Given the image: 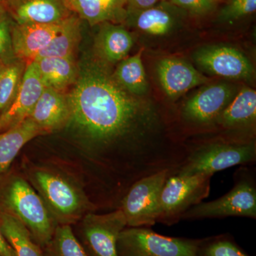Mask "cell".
Wrapping results in <instances>:
<instances>
[{
    "mask_svg": "<svg viewBox=\"0 0 256 256\" xmlns=\"http://www.w3.org/2000/svg\"><path fill=\"white\" fill-rule=\"evenodd\" d=\"M0 212L23 224L42 248L57 226L36 190L16 172H5L0 175Z\"/></svg>",
    "mask_w": 256,
    "mask_h": 256,
    "instance_id": "6da1fadb",
    "label": "cell"
},
{
    "mask_svg": "<svg viewBox=\"0 0 256 256\" xmlns=\"http://www.w3.org/2000/svg\"><path fill=\"white\" fill-rule=\"evenodd\" d=\"M26 175L57 226H72L95 210L84 190L58 171L36 166L30 168Z\"/></svg>",
    "mask_w": 256,
    "mask_h": 256,
    "instance_id": "7a4b0ae2",
    "label": "cell"
},
{
    "mask_svg": "<svg viewBox=\"0 0 256 256\" xmlns=\"http://www.w3.org/2000/svg\"><path fill=\"white\" fill-rule=\"evenodd\" d=\"M256 160V146L252 139L214 141L186 150L182 163L173 174L192 176L206 174L213 176L216 172L236 165L252 164Z\"/></svg>",
    "mask_w": 256,
    "mask_h": 256,
    "instance_id": "3957f363",
    "label": "cell"
},
{
    "mask_svg": "<svg viewBox=\"0 0 256 256\" xmlns=\"http://www.w3.org/2000/svg\"><path fill=\"white\" fill-rule=\"evenodd\" d=\"M234 188L223 196L208 202H200L184 214L182 220H196L226 217L256 218L255 178L247 168L236 173Z\"/></svg>",
    "mask_w": 256,
    "mask_h": 256,
    "instance_id": "277c9868",
    "label": "cell"
},
{
    "mask_svg": "<svg viewBox=\"0 0 256 256\" xmlns=\"http://www.w3.org/2000/svg\"><path fill=\"white\" fill-rule=\"evenodd\" d=\"M202 240L164 236L149 227H126L117 242L118 256H196Z\"/></svg>",
    "mask_w": 256,
    "mask_h": 256,
    "instance_id": "5b68a950",
    "label": "cell"
},
{
    "mask_svg": "<svg viewBox=\"0 0 256 256\" xmlns=\"http://www.w3.org/2000/svg\"><path fill=\"white\" fill-rule=\"evenodd\" d=\"M212 175H170L165 182L158 223L171 226L182 220L184 214L208 196Z\"/></svg>",
    "mask_w": 256,
    "mask_h": 256,
    "instance_id": "8992f818",
    "label": "cell"
},
{
    "mask_svg": "<svg viewBox=\"0 0 256 256\" xmlns=\"http://www.w3.org/2000/svg\"><path fill=\"white\" fill-rule=\"evenodd\" d=\"M174 172L164 170L138 180L120 204L127 227H150L158 223L160 198L165 182Z\"/></svg>",
    "mask_w": 256,
    "mask_h": 256,
    "instance_id": "52a82bcc",
    "label": "cell"
},
{
    "mask_svg": "<svg viewBox=\"0 0 256 256\" xmlns=\"http://www.w3.org/2000/svg\"><path fill=\"white\" fill-rule=\"evenodd\" d=\"M79 222L77 238L88 256H118V238L127 227L120 208L106 214L88 212Z\"/></svg>",
    "mask_w": 256,
    "mask_h": 256,
    "instance_id": "ba28073f",
    "label": "cell"
},
{
    "mask_svg": "<svg viewBox=\"0 0 256 256\" xmlns=\"http://www.w3.org/2000/svg\"><path fill=\"white\" fill-rule=\"evenodd\" d=\"M234 92L233 87L225 82L204 88L184 106L183 120L198 127L216 124L220 114L233 99Z\"/></svg>",
    "mask_w": 256,
    "mask_h": 256,
    "instance_id": "9c48e42d",
    "label": "cell"
},
{
    "mask_svg": "<svg viewBox=\"0 0 256 256\" xmlns=\"http://www.w3.org/2000/svg\"><path fill=\"white\" fill-rule=\"evenodd\" d=\"M195 62L207 72L230 79L250 78L254 68L248 58L234 47L218 45L197 50Z\"/></svg>",
    "mask_w": 256,
    "mask_h": 256,
    "instance_id": "30bf717a",
    "label": "cell"
},
{
    "mask_svg": "<svg viewBox=\"0 0 256 256\" xmlns=\"http://www.w3.org/2000/svg\"><path fill=\"white\" fill-rule=\"evenodd\" d=\"M44 89L36 64L30 62L18 94L9 107L0 114V132L11 129L28 118Z\"/></svg>",
    "mask_w": 256,
    "mask_h": 256,
    "instance_id": "8fae6325",
    "label": "cell"
},
{
    "mask_svg": "<svg viewBox=\"0 0 256 256\" xmlns=\"http://www.w3.org/2000/svg\"><path fill=\"white\" fill-rule=\"evenodd\" d=\"M3 4L18 24L58 23L74 14L63 0H6Z\"/></svg>",
    "mask_w": 256,
    "mask_h": 256,
    "instance_id": "7c38bea8",
    "label": "cell"
},
{
    "mask_svg": "<svg viewBox=\"0 0 256 256\" xmlns=\"http://www.w3.org/2000/svg\"><path fill=\"white\" fill-rule=\"evenodd\" d=\"M66 20L56 24H18L12 21L11 36L14 57L26 63L33 62L62 30Z\"/></svg>",
    "mask_w": 256,
    "mask_h": 256,
    "instance_id": "4fadbf2b",
    "label": "cell"
},
{
    "mask_svg": "<svg viewBox=\"0 0 256 256\" xmlns=\"http://www.w3.org/2000/svg\"><path fill=\"white\" fill-rule=\"evenodd\" d=\"M28 118L43 134L62 129L72 119L68 96L64 92L44 87Z\"/></svg>",
    "mask_w": 256,
    "mask_h": 256,
    "instance_id": "5bb4252c",
    "label": "cell"
},
{
    "mask_svg": "<svg viewBox=\"0 0 256 256\" xmlns=\"http://www.w3.org/2000/svg\"><path fill=\"white\" fill-rule=\"evenodd\" d=\"M156 70L162 88L172 100L207 82L206 77L193 66L178 58H163L158 64Z\"/></svg>",
    "mask_w": 256,
    "mask_h": 256,
    "instance_id": "9a60e30c",
    "label": "cell"
},
{
    "mask_svg": "<svg viewBox=\"0 0 256 256\" xmlns=\"http://www.w3.org/2000/svg\"><path fill=\"white\" fill-rule=\"evenodd\" d=\"M171 3V2H170ZM154 5L142 10H128L126 18L146 34L162 36L174 30L180 22L178 8L174 4Z\"/></svg>",
    "mask_w": 256,
    "mask_h": 256,
    "instance_id": "2e32d148",
    "label": "cell"
},
{
    "mask_svg": "<svg viewBox=\"0 0 256 256\" xmlns=\"http://www.w3.org/2000/svg\"><path fill=\"white\" fill-rule=\"evenodd\" d=\"M133 46L132 35L124 26L110 22L101 24L95 48L102 62L116 64L127 58Z\"/></svg>",
    "mask_w": 256,
    "mask_h": 256,
    "instance_id": "e0dca14e",
    "label": "cell"
},
{
    "mask_svg": "<svg viewBox=\"0 0 256 256\" xmlns=\"http://www.w3.org/2000/svg\"><path fill=\"white\" fill-rule=\"evenodd\" d=\"M127 0H72L69 10L92 26L118 22L126 18L124 5Z\"/></svg>",
    "mask_w": 256,
    "mask_h": 256,
    "instance_id": "ac0fdd59",
    "label": "cell"
},
{
    "mask_svg": "<svg viewBox=\"0 0 256 256\" xmlns=\"http://www.w3.org/2000/svg\"><path fill=\"white\" fill-rule=\"evenodd\" d=\"M34 62L45 88L64 92L78 78V68L75 58L46 57Z\"/></svg>",
    "mask_w": 256,
    "mask_h": 256,
    "instance_id": "d6986e66",
    "label": "cell"
},
{
    "mask_svg": "<svg viewBox=\"0 0 256 256\" xmlns=\"http://www.w3.org/2000/svg\"><path fill=\"white\" fill-rule=\"evenodd\" d=\"M256 119V92L246 87L233 98L217 119L216 124L224 129L254 126Z\"/></svg>",
    "mask_w": 256,
    "mask_h": 256,
    "instance_id": "ffe728a7",
    "label": "cell"
},
{
    "mask_svg": "<svg viewBox=\"0 0 256 256\" xmlns=\"http://www.w3.org/2000/svg\"><path fill=\"white\" fill-rule=\"evenodd\" d=\"M42 134L40 128L30 118L18 126L0 132V175L6 172L26 143Z\"/></svg>",
    "mask_w": 256,
    "mask_h": 256,
    "instance_id": "44dd1931",
    "label": "cell"
},
{
    "mask_svg": "<svg viewBox=\"0 0 256 256\" xmlns=\"http://www.w3.org/2000/svg\"><path fill=\"white\" fill-rule=\"evenodd\" d=\"M80 25V18L74 13L66 20L62 30L34 60L46 57L75 58L76 50L82 40Z\"/></svg>",
    "mask_w": 256,
    "mask_h": 256,
    "instance_id": "7402d4cb",
    "label": "cell"
},
{
    "mask_svg": "<svg viewBox=\"0 0 256 256\" xmlns=\"http://www.w3.org/2000/svg\"><path fill=\"white\" fill-rule=\"evenodd\" d=\"M142 50L120 62L114 76L124 90L136 96L144 95L148 90L146 70L142 60Z\"/></svg>",
    "mask_w": 256,
    "mask_h": 256,
    "instance_id": "603a6c76",
    "label": "cell"
},
{
    "mask_svg": "<svg viewBox=\"0 0 256 256\" xmlns=\"http://www.w3.org/2000/svg\"><path fill=\"white\" fill-rule=\"evenodd\" d=\"M0 228L16 256H44L42 248L34 240L28 229L13 217L0 212Z\"/></svg>",
    "mask_w": 256,
    "mask_h": 256,
    "instance_id": "cb8c5ba5",
    "label": "cell"
},
{
    "mask_svg": "<svg viewBox=\"0 0 256 256\" xmlns=\"http://www.w3.org/2000/svg\"><path fill=\"white\" fill-rule=\"evenodd\" d=\"M28 64L14 56L6 62L0 72V114L9 107L18 94Z\"/></svg>",
    "mask_w": 256,
    "mask_h": 256,
    "instance_id": "d4e9b609",
    "label": "cell"
},
{
    "mask_svg": "<svg viewBox=\"0 0 256 256\" xmlns=\"http://www.w3.org/2000/svg\"><path fill=\"white\" fill-rule=\"evenodd\" d=\"M42 252L44 256H88L69 225L57 226Z\"/></svg>",
    "mask_w": 256,
    "mask_h": 256,
    "instance_id": "484cf974",
    "label": "cell"
},
{
    "mask_svg": "<svg viewBox=\"0 0 256 256\" xmlns=\"http://www.w3.org/2000/svg\"><path fill=\"white\" fill-rule=\"evenodd\" d=\"M196 256H249L225 236L201 240Z\"/></svg>",
    "mask_w": 256,
    "mask_h": 256,
    "instance_id": "4316f807",
    "label": "cell"
},
{
    "mask_svg": "<svg viewBox=\"0 0 256 256\" xmlns=\"http://www.w3.org/2000/svg\"><path fill=\"white\" fill-rule=\"evenodd\" d=\"M256 0H230L222 10L220 21L230 22L255 12Z\"/></svg>",
    "mask_w": 256,
    "mask_h": 256,
    "instance_id": "83f0119b",
    "label": "cell"
},
{
    "mask_svg": "<svg viewBox=\"0 0 256 256\" xmlns=\"http://www.w3.org/2000/svg\"><path fill=\"white\" fill-rule=\"evenodd\" d=\"M12 20L6 12L0 18V60L14 56L12 44Z\"/></svg>",
    "mask_w": 256,
    "mask_h": 256,
    "instance_id": "f1b7e54d",
    "label": "cell"
},
{
    "mask_svg": "<svg viewBox=\"0 0 256 256\" xmlns=\"http://www.w3.org/2000/svg\"><path fill=\"white\" fill-rule=\"evenodd\" d=\"M172 4L180 9L188 10L194 14H204L214 8L213 0H170Z\"/></svg>",
    "mask_w": 256,
    "mask_h": 256,
    "instance_id": "f546056e",
    "label": "cell"
},
{
    "mask_svg": "<svg viewBox=\"0 0 256 256\" xmlns=\"http://www.w3.org/2000/svg\"><path fill=\"white\" fill-rule=\"evenodd\" d=\"M159 0H127L130 10H142L154 6Z\"/></svg>",
    "mask_w": 256,
    "mask_h": 256,
    "instance_id": "4dcf8cb0",
    "label": "cell"
},
{
    "mask_svg": "<svg viewBox=\"0 0 256 256\" xmlns=\"http://www.w3.org/2000/svg\"><path fill=\"white\" fill-rule=\"evenodd\" d=\"M0 256H16L14 248L5 238L0 228Z\"/></svg>",
    "mask_w": 256,
    "mask_h": 256,
    "instance_id": "1f68e13d",
    "label": "cell"
},
{
    "mask_svg": "<svg viewBox=\"0 0 256 256\" xmlns=\"http://www.w3.org/2000/svg\"><path fill=\"white\" fill-rule=\"evenodd\" d=\"M5 13H6V10H5L4 5L3 4V2L0 0V18Z\"/></svg>",
    "mask_w": 256,
    "mask_h": 256,
    "instance_id": "d6a6232c",
    "label": "cell"
},
{
    "mask_svg": "<svg viewBox=\"0 0 256 256\" xmlns=\"http://www.w3.org/2000/svg\"><path fill=\"white\" fill-rule=\"evenodd\" d=\"M8 60H0V72H2V70L3 67L4 66L5 64H6V62H8Z\"/></svg>",
    "mask_w": 256,
    "mask_h": 256,
    "instance_id": "836d02e7",
    "label": "cell"
},
{
    "mask_svg": "<svg viewBox=\"0 0 256 256\" xmlns=\"http://www.w3.org/2000/svg\"><path fill=\"white\" fill-rule=\"evenodd\" d=\"M63 1L64 2L66 3V4L67 5V4H68V3L70 2V1H72V0H63Z\"/></svg>",
    "mask_w": 256,
    "mask_h": 256,
    "instance_id": "e575fe53",
    "label": "cell"
},
{
    "mask_svg": "<svg viewBox=\"0 0 256 256\" xmlns=\"http://www.w3.org/2000/svg\"><path fill=\"white\" fill-rule=\"evenodd\" d=\"M213 1L214 2H216L220 1V0H213Z\"/></svg>",
    "mask_w": 256,
    "mask_h": 256,
    "instance_id": "d590c367",
    "label": "cell"
},
{
    "mask_svg": "<svg viewBox=\"0 0 256 256\" xmlns=\"http://www.w3.org/2000/svg\"><path fill=\"white\" fill-rule=\"evenodd\" d=\"M163 2L170 1V0H162Z\"/></svg>",
    "mask_w": 256,
    "mask_h": 256,
    "instance_id": "8d00e7d4",
    "label": "cell"
},
{
    "mask_svg": "<svg viewBox=\"0 0 256 256\" xmlns=\"http://www.w3.org/2000/svg\"><path fill=\"white\" fill-rule=\"evenodd\" d=\"M1 1L4 2L6 1V0H1Z\"/></svg>",
    "mask_w": 256,
    "mask_h": 256,
    "instance_id": "74e56055",
    "label": "cell"
}]
</instances>
